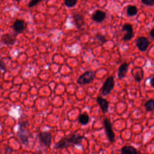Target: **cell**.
<instances>
[{
	"mask_svg": "<svg viewBox=\"0 0 154 154\" xmlns=\"http://www.w3.org/2000/svg\"><path fill=\"white\" fill-rule=\"evenodd\" d=\"M38 138L42 144L49 147L51 144L52 135L48 132H42L38 134Z\"/></svg>",
	"mask_w": 154,
	"mask_h": 154,
	"instance_id": "obj_8",
	"label": "cell"
},
{
	"mask_svg": "<svg viewBox=\"0 0 154 154\" xmlns=\"http://www.w3.org/2000/svg\"><path fill=\"white\" fill-rule=\"evenodd\" d=\"M78 2V0H64V5L69 8L74 7Z\"/></svg>",
	"mask_w": 154,
	"mask_h": 154,
	"instance_id": "obj_20",
	"label": "cell"
},
{
	"mask_svg": "<svg viewBox=\"0 0 154 154\" xmlns=\"http://www.w3.org/2000/svg\"><path fill=\"white\" fill-rule=\"evenodd\" d=\"M114 87V79L113 76H110L108 77L105 81L102 89H101V94L103 96H106L108 95L111 91L113 90Z\"/></svg>",
	"mask_w": 154,
	"mask_h": 154,
	"instance_id": "obj_3",
	"label": "cell"
},
{
	"mask_svg": "<svg viewBox=\"0 0 154 154\" xmlns=\"http://www.w3.org/2000/svg\"><path fill=\"white\" fill-rule=\"evenodd\" d=\"M26 22L25 20L21 19L16 20L12 25V28L16 34L23 32L26 29Z\"/></svg>",
	"mask_w": 154,
	"mask_h": 154,
	"instance_id": "obj_6",
	"label": "cell"
},
{
	"mask_svg": "<svg viewBox=\"0 0 154 154\" xmlns=\"http://www.w3.org/2000/svg\"><path fill=\"white\" fill-rule=\"evenodd\" d=\"M150 85L153 88H154V77H153V78H152L150 79Z\"/></svg>",
	"mask_w": 154,
	"mask_h": 154,
	"instance_id": "obj_26",
	"label": "cell"
},
{
	"mask_svg": "<svg viewBox=\"0 0 154 154\" xmlns=\"http://www.w3.org/2000/svg\"><path fill=\"white\" fill-rule=\"evenodd\" d=\"M128 66L129 64L126 63H123L119 66L117 73V77L119 79H121L126 76L128 70Z\"/></svg>",
	"mask_w": 154,
	"mask_h": 154,
	"instance_id": "obj_14",
	"label": "cell"
},
{
	"mask_svg": "<svg viewBox=\"0 0 154 154\" xmlns=\"http://www.w3.org/2000/svg\"><path fill=\"white\" fill-rule=\"evenodd\" d=\"M84 138H85L83 135L73 134L69 136L65 137L60 140L55 144L54 148L56 149H61L64 148H67L71 146L80 145Z\"/></svg>",
	"mask_w": 154,
	"mask_h": 154,
	"instance_id": "obj_1",
	"label": "cell"
},
{
	"mask_svg": "<svg viewBox=\"0 0 154 154\" xmlns=\"http://www.w3.org/2000/svg\"><path fill=\"white\" fill-rule=\"evenodd\" d=\"M106 17V14L105 11L97 10L92 14L91 19L97 23H101L105 19Z\"/></svg>",
	"mask_w": 154,
	"mask_h": 154,
	"instance_id": "obj_9",
	"label": "cell"
},
{
	"mask_svg": "<svg viewBox=\"0 0 154 154\" xmlns=\"http://www.w3.org/2000/svg\"><path fill=\"white\" fill-rule=\"evenodd\" d=\"M79 122L83 125H86L90 122V117L89 116L87 112H83L82 114H80L78 117Z\"/></svg>",
	"mask_w": 154,
	"mask_h": 154,
	"instance_id": "obj_17",
	"label": "cell"
},
{
	"mask_svg": "<svg viewBox=\"0 0 154 154\" xmlns=\"http://www.w3.org/2000/svg\"><path fill=\"white\" fill-rule=\"evenodd\" d=\"M132 74L133 75L135 79L137 82H140L143 78V70L141 67H135L132 71Z\"/></svg>",
	"mask_w": 154,
	"mask_h": 154,
	"instance_id": "obj_15",
	"label": "cell"
},
{
	"mask_svg": "<svg viewBox=\"0 0 154 154\" xmlns=\"http://www.w3.org/2000/svg\"><path fill=\"white\" fill-rule=\"evenodd\" d=\"M0 67L2 69V70H5L6 69V66L4 63V62L3 61V60H0Z\"/></svg>",
	"mask_w": 154,
	"mask_h": 154,
	"instance_id": "obj_24",
	"label": "cell"
},
{
	"mask_svg": "<svg viewBox=\"0 0 154 154\" xmlns=\"http://www.w3.org/2000/svg\"><path fill=\"white\" fill-rule=\"evenodd\" d=\"M12 152H13V149L11 147H6L5 153H11Z\"/></svg>",
	"mask_w": 154,
	"mask_h": 154,
	"instance_id": "obj_25",
	"label": "cell"
},
{
	"mask_svg": "<svg viewBox=\"0 0 154 154\" xmlns=\"http://www.w3.org/2000/svg\"><path fill=\"white\" fill-rule=\"evenodd\" d=\"M150 35L153 38H154V28H153L150 31Z\"/></svg>",
	"mask_w": 154,
	"mask_h": 154,
	"instance_id": "obj_27",
	"label": "cell"
},
{
	"mask_svg": "<svg viewBox=\"0 0 154 154\" xmlns=\"http://www.w3.org/2000/svg\"><path fill=\"white\" fill-rule=\"evenodd\" d=\"M23 123H20V128H19V130L17 132V135H18L20 140H21L22 143L23 144L26 145L28 143V136L25 132V129H24V128H23Z\"/></svg>",
	"mask_w": 154,
	"mask_h": 154,
	"instance_id": "obj_12",
	"label": "cell"
},
{
	"mask_svg": "<svg viewBox=\"0 0 154 154\" xmlns=\"http://www.w3.org/2000/svg\"><path fill=\"white\" fill-rule=\"evenodd\" d=\"M43 0H31L28 4V7L29 8H31L33 7L34 6L37 5L38 3H40L41 1H42Z\"/></svg>",
	"mask_w": 154,
	"mask_h": 154,
	"instance_id": "obj_21",
	"label": "cell"
},
{
	"mask_svg": "<svg viewBox=\"0 0 154 154\" xmlns=\"http://www.w3.org/2000/svg\"><path fill=\"white\" fill-rule=\"evenodd\" d=\"M103 126L105 129V131L106 135V137L108 139V140L111 143H113L115 140V135L114 133V131L112 130V125L109 120V119L107 117L105 118L103 121Z\"/></svg>",
	"mask_w": 154,
	"mask_h": 154,
	"instance_id": "obj_4",
	"label": "cell"
},
{
	"mask_svg": "<svg viewBox=\"0 0 154 154\" xmlns=\"http://www.w3.org/2000/svg\"><path fill=\"white\" fill-rule=\"evenodd\" d=\"M141 2L147 6L154 5V0H141Z\"/></svg>",
	"mask_w": 154,
	"mask_h": 154,
	"instance_id": "obj_23",
	"label": "cell"
},
{
	"mask_svg": "<svg viewBox=\"0 0 154 154\" xmlns=\"http://www.w3.org/2000/svg\"><path fill=\"white\" fill-rule=\"evenodd\" d=\"M17 34L15 33V34H4L2 35L1 40V42L5 45H13L16 40V35Z\"/></svg>",
	"mask_w": 154,
	"mask_h": 154,
	"instance_id": "obj_10",
	"label": "cell"
},
{
	"mask_svg": "<svg viewBox=\"0 0 154 154\" xmlns=\"http://www.w3.org/2000/svg\"><path fill=\"white\" fill-rule=\"evenodd\" d=\"M140 153L134 147L132 146H124L121 149V153Z\"/></svg>",
	"mask_w": 154,
	"mask_h": 154,
	"instance_id": "obj_16",
	"label": "cell"
},
{
	"mask_svg": "<svg viewBox=\"0 0 154 154\" xmlns=\"http://www.w3.org/2000/svg\"><path fill=\"white\" fill-rule=\"evenodd\" d=\"M96 38L100 42L102 43H104L106 42V39L105 38V36L102 34H97L96 35Z\"/></svg>",
	"mask_w": 154,
	"mask_h": 154,
	"instance_id": "obj_22",
	"label": "cell"
},
{
	"mask_svg": "<svg viewBox=\"0 0 154 154\" xmlns=\"http://www.w3.org/2000/svg\"><path fill=\"white\" fill-rule=\"evenodd\" d=\"M138 13V9L135 5H129L126 8V14L128 16H134Z\"/></svg>",
	"mask_w": 154,
	"mask_h": 154,
	"instance_id": "obj_18",
	"label": "cell"
},
{
	"mask_svg": "<svg viewBox=\"0 0 154 154\" xmlns=\"http://www.w3.org/2000/svg\"><path fill=\"white\" fill-rule=\"evenodd\" d=\"M73 20L75 25L78 29H81L85 25V22L83 16L79 13H75L73 14Z\"/></svg>",
	"mask_w": 154,
	"mask_h": 154,
	"instance_id": "obj_11",
	"label": "cell"
},
{
	"mask_svg": "<svg viewBox=\"0 0 154 154\" xmlns=\"http://www.w3.org/2000/svg\"><path fill=\"white\" fill-rule=\"evenodd\" d=\"M15 1H17V2H19L20 0H15Z\"/></svg>",
	"mask_w": 154,
	"mask_h": 154,
	"instance_id": "obj_28",
	"label": "cell"
},
{
	"mask_svg": "<svg viewBox=\"0 0 154 154\" xmlns=\"http://www.w3.org/2000/svg\"><path fill=\"white\" fill-rule=\"evenodd\" d=\"M144 108L147 111H152L154 110V100L150 99L148 100L144 104Z\"/></svg>",
	"mask_w": 154,
	"mask_h": 154,
	"instance_id": "obj_19",
	"label": "cell"
},
{
	"mask_svg": "<svg viewBox=\"0 0 154 154\" xmlns=\"http://www.w3.org/2000/svg\"><path fill=\"white\" fill-rule=\"evenodd\" d=\"M96 102H97V104L99 105L100 109H102V111L103 113H106L108 112V106H109L108 102L105 99H104L100 96H97V99H96Z\"/></svg>",
	"mask_w": 154,
	"mask_h": 154,
	"instance_id": "obj_13",
	"label": "cell"
},
{
	"mask_svg": "<svg viewBox=\"0 0 154 154\" xmlns=\"http://www.w3.org/2000/svg\"><path fill=\"white\" fill-rule=\"evenodd\" d=\"M150 45V41L149 39L144 36L138 37L136 40V46L140 51L144 52L147 50Z\"/></svg>",
	"mask_w": 154,
	"mask_h": 154,
	"instance_id": "obj_7",
	"label": "cell"
},
{
	"mask_svg": "<svg viewBox=\"0 0 154 154\" xmlns=\"http://www.w3.org/2000/svg\"><path fill=\"white\" fill-rule=\"evenodd\" d=\"M122 31H125L124 36L122 38V40L124 41H129L131 40L134 36V32L133 30L132 25L130 23H125L123 25Z\"/></svg>",
	"mask_w": 154,
	"mask_h": 154,
	"instance_id": "obj_5",
	"label": "cell"
},
{
	"mask_svg": "<svg viewBox=\"0 0 154 154\" xmlns=\"http://www.w3.org/2000/svg\"><path fill=\"white\" fill-rule=\"evenodd\" d=\"M95 78V73L93 71L88 70L82 74L77 79V83L81 85L88 84L93 81Z\"/></svg>",
	"mask_w": 154,
	"mask_h": 154,
	"instance_id": "obj_2",
	"label": "cell"
}]
</instances>
